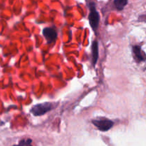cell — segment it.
Segmentation results:
<instances>
[{"label":"cell","mask_w":146,"mask_h":146,"mask_svg":"<svg viewBox=\"0 0 146 146\" xmlns=\"http://www.w3.org/2000/svg\"><path fill=\"white\" fill-rule=\"evenodd\" d=\"M88 20H89V23L91 28L94 31H96L98 27V25H99L100 16L98 11H96L94 3H91L90 4V13L89 16H88Z\"/></svg>","instance_id":"cell-2"},{"label":"cell","mask_w":146,"mask_h":146,"mask_svg":"<svg viewBox=\"0 0 146 146\" xmlns=\"http://www.w3.org/2000/svg\"><path fill=\"white\" fill-rule=\"evenodd\" d=\"M91 49H92L91 50L92 51V64L93 65L95 66L98 58V44L96 41H94L93 42Z\"/></svg>","instance_id":"cell-6"},{"label":"cell","mask_w":146,"mask_h":146,"mask_svg":"<svg viewBox=\"0 0 146 146\" xmlns=\"http://www.w3.org/2000/svg\"><path fill=\"white\" fill-rule=\"evenodd\" d=\"M128 1V0H114V5L117 9L122 10L127 5Z\"/></svg>","instance_id":"cell-7"},{"label":"cell","mask_w":146,"mask_h":146,"mask_svg":"<svg viewBox=\"0 0 146 146\" xmlns=\"http://www.w3.org/2000/svg\"><path fill=\"white\" fill-rule=\"evenodd\" d=\"M55 107V104L54 103L45 102L42 104H38L31 108V113L35 116H41L46 114L48 111L53 110Z\"/></svg>","instance_id":"cell-1"},{"label":"cell","mask_w":146,"mask_h":146,"mask_svg":"<svg viewBox=\"0 0 146 146\" xmlns=\"http://www.w3.org/2000/svg\"><path fill=\"white\" fill-rule=\"evenodd\" d=\"M92 123L101 131H108L113 126V121L106 118H100L98 120H93Z\"/></svg>","instance_id":"cell-3"},{"label":"cell","mask_w":146,"mask_h":146,"mask_svg":"<svg viewBox=\"0 0 146 146\" xmlns=\"http://www.w3.org/2000/svg\"><path fill=\"white\" fill-rule=\"evenodd\" d=\"M43 35L46 38L48 44H52L55 42L57 38L56 31L54 28H50V27L44 28L43 29Z\"/></svg>","instance_id":"cell-4"},{"label":"cell","mask_w":146,"mask_h":146,"mask_svg":"<svg viewBox=\"0 0 146 146\" xmlns=\"http://www.w3.org/2000/svg\"><path fill=\"white\" fill-rule=\"evenodd\" d=\"M31 143H32V140L25 139V140H22V141H20V142L19 143V145H31Z\"/></svg>","instance_id":"cell-8"},{"label":"cell","mask_w":146,"mask_h":146,"mask_svg":"<svg viewBox=\"0 0 146 146\" xmlns=\"http://www.w3.org/2000/svg\"><path fill=\"white\" fill-rule=\"evenodd\" d=\"M133 58L137 62H142L145 61V54L141 49V47L140 46H133Z\"/></svg>","instance_id":"cell-5"}]
</instances>
